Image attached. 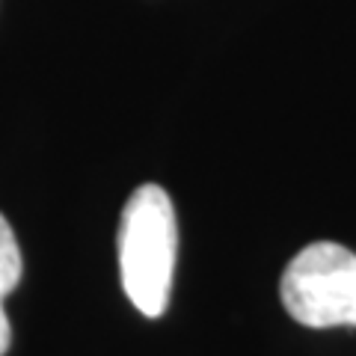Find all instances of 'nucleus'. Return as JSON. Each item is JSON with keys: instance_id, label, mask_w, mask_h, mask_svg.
Wrapping results in <instances>:
<instances>
[{"instance_id": "obj_1", "label": "nucleus", "mask_w": 356, "mask_h": 356, "mask_svg": "<svg viewBox=\"0 0 356 356\" xmlns=\"http://www.w3.org/2000/svg\"><path fill=\"white\" fill-rule=\"evenodd\" d=\"M178 255V222L170 193L143 184L131 193L119 226V273L134 309L158 318L170 306Z\"/></svg>"}, {"instance_id": "obj_2", "label": "nucleus", "mask_w": 356, "mask_h": 356, "mask_svg": "<svg viewBox=\"0 0 356 356\" xmlns=\"http://www.w3.org/2000/svg\"><path fill=\"white\" fill-rule=\"evenodd\" d=\"M280 297L285 312L309 330L350 327L356 297V252L336 241H315L285 267Z\"/></svg>"}, {"instance_id": "obj_3", "label": "nucleus", "mask_w": 356, "mask_h": 356, "mask_svg": "<svg viewBox=\"0 0 356 356\" xmlns=\"http://www.w3.org/2000/svg\"><path fill=\"white\" fill-rule=\"evenodd\" d=\"M21 273H24V261H21L15 232L0 214V300H6L18 288Z\"/></svg>"}, {"instance_id": "obj_4", "label": "nucleus", "mask_w": 356, "mask_h": 356, "mask_svg": "<svg viewBox=\"0 0 356 356\" xmlns=\"http://www.w3.org/2000/svg\"><path fill=\"white\" fill-rule=\"evenodd\" d=\"M9 344H13V327H9V318H6V309H3V300H0V356H6Z\"/></svg>"}, {"instance_id": "obj_5", "label": "nucleus", "mask_w": 356, "mask_h": 356, "mask_svg": "<svg viewBox=\"0 0 356 356\" xmlns=\"http://www.w3.org/2000/svg\"><path fill=\"white\" fill-rule=\"evenodd\" d=\"M350 327H356V297H353V318H350Z\"/></svg>"}]
</instances>
